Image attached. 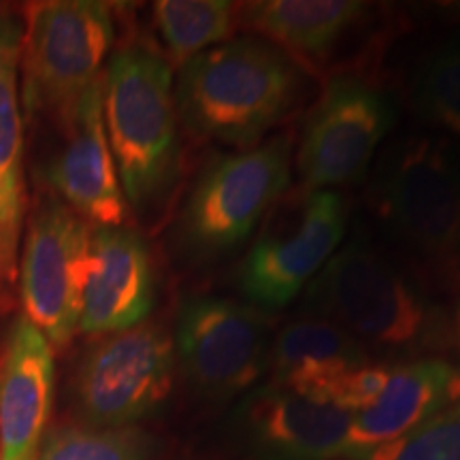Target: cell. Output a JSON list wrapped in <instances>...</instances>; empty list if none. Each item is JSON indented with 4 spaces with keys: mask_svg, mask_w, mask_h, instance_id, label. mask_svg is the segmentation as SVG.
Masks as SVG:
<instances>
[{
    "mask_svg": "<svg viewBox=\"0 0 460 460\" xmlns=\"http://www.w3.org/2000/svg\"><path fill=\"white\" fill-rule=\"evenodd\" d=\"M369 214L427 288L460 290V143L411 132L390 143L365 180Z\"/></svg>",
    "mask_w": 460,
    "mask_h": 460,
    "instance_id": "cell-1",
    "label": "cell"
},
{
    "mask_svg": "<svg viewBox=\"0 0 460 460\" xmlns=\"http://www.w3.org/2000/svg\"><path fill=\"white\" fill-rule=\"evenodd\" d=\"M172 92L190 135L247 149L295 113L307 92V73L278 45L245 34L180 66Z\"/></svg>",
    "mask_w": 460,
    "mask_h": 460,
    "instance_id": "cell-2",
    "label": "cell"
},
{
    "mask_svg": "<svg viewBox=\"0 0 460 460\" xmlns=\"http://www.w3.org/2000/svg\"><path fill=\"white\" fill-rule=\"evenodd\" d=\"M309 315L329 320L362 348L416 356L450 339V322L410 269L390 261L362 234L337 250L303 292Z\"/></svg>",
    "mask_w": 460,
    "mask_h": 460,
    "instance_id": "cell-3",
    "label": "cell"
},
{
    "mask_svg": "<svg viewBox=\"0 0 460 460\" xmlns=\"http://www.w3.org/2000/svg\"><path fill=\"white\" fill-rule=\"evenodd\" d=\"M102 119L126 203L146 211L163 200L180 172V115L172 68L141 43L113 51L101 79Z\"/></svg>",
    "mask_w": 460,
    "mask_h": 460,
    "instance_id": "cell-4",
    "label": "cell"
},
{
    "mask_svg": "<svg viewBox=\"0 0 460 460\" xmlns=\"http://www.w3.org/2000/svg\"><path fill=\"white\" fill-rule=\"evenodd\" d=\"M115 41L113 11L94 0H51L26 11L20 99L28 119L48 115L68 132L102 77Z\"/></svg>",
    "mask_w": 460,
    "mask_h": 460,
    "instance_id": "cell-5",
    "label": "cell"
},
{
    "mask_svg": "<svg viewBox=\"0 0 460 460\" xmlns=\"http://www.w3.org/2000/svg\"><path fill=\"white\" fill-rule=\"evenodd\" d=\"M292 183V135L279 132L254 147L217 154L203 166L181 211L183 247L214 262L250 241Z\"/></svg>",
    "mask_w": 460,
    "mask_h": 460,
    "instance_id": "cell-6",
    "label": "cell"
},
{
    "mask_svg": "<svg viewBox=\"0 0 460 460\" xmlns=\"http://www.w3.org/2000/svg\"><path fill=\"white\" fill-rule=\"evenodd\" d=\"M348 226L339 190L286 192L269 211L239 267L237 284L258 312H278L312 284L337 254Z\"/></svg>",
    "mask_w": 460,
    "mask_h": 460,
    "instance_id": "cell-7",
    "label": "cell"
},
{
    "mask_svg": "<svg viewBox=\"0 0 460 460\" xmlns=\"http://www.w3.org/2000/svg\"><path fill=\"white\" fill-rule=\"evenodd\" d=\"M396 119L394 102L362 75L324 85L303 122L296 171L303 190H339L367 180Z\"/></svg>",
    "mask_w": 460,
    "mask_h": 460,
    "instance_id": "cell-8",
    "label": "cell"
},
{
    "mask_svg": "<svg viewBox=\"0 0 460 460\" xmlns=\"http://www.w3.org/2000/svg\"><path fill=\"white\" fill-rule=\"evenodd\" d=\"M273 329L262 312L233 298L199 295L181 303L175 358L205 399L224 402L252 393L269 371Z\"/></svg>",
    "mask_w": 460,
    "mask_h": 460,
    "instance_id": "cell-9",
    "label": "cell"
},
{
    "mask_svg": "<svg viewBox=\"0 0 460 460\" xmlns=\"http://www.w3.org/2000/svg\"><path fill=\"white\" fill-rule=\"evenodd\" d=\"M175 343L160 324L102 335L79 362V411L96 429H128L156 411L172 388Z\"/></svg>",
    "mask_w": 460,
    "mask_h": 460,
    "instance_id": "cell-10",
    "label": "cell"
},
{
    "mask_svg": "<svg viewBox=\"0 0 460 460\" xmlns=\"http://www.w3.org/2000/svg\"><path fill=\"white\" fill-rule=\"evenodd\" d=\"M92 233L65 203L37 211L20 252V290L26 320L51 345H66L79 331L92 267Z\"/></svg>",
    "mask_w": 460,
    "mask_h": 460,
    "instance_id": "cell-11",
    "label": "cell"
},
{
    "mask_svg": "<svg viewBox=\"0 0 460 460\" xmlns=\"http://www.w3.org/2000/svg\"><path fill=\"white\" fill-rule=\"evenodd\" d=\"M352 413L296 390L264 384L245 394L234 427L256 460H337L348 452Z\"/></svg>",
    "mask_w": 460,
    "mask_h": 460,
    "instance_id": "cell-12",
    "label": "cell"
},
{
    "mask_svg": "<svg viewBox=\"0 0 460 460\" xmlns=\"http://www.w3.org/2000/svg\"><path fill=\"white\" fill-rule=\"evenodd\" d=\"M156 305V275L149 247L130 228L92 233V267L79 331L111 335L143 324Z\"/></svg>",
    "mask_w": 460,
    "mask_h": 460,
    "instance_id": "cell-13",
    "label": "cell"
},
{
    "mask_svg": "<svg viewBox=\"0 0 460 460\" xmlns=\"http://www.w3.org/2000/svg\"><path fill=\"white\" fill-rule=\"evenodd\" d=\"M101 79L84 96L77 122L66 132V146L51 163L49 181L68 209L88 224L119 228L128 217V203L102 119Z\"/></svg>",
    "mask_w": 460,
    "mask_h": 460,
    "instance_id": "cell-14",
    "label": "cell"
},
{
    "mask_svg": "<svg viewBox=\"0 0 460 460\" xmlns=\"http://www.w3.org/2000/svg\"><path fill=\"white\" fill-rule=\"evenodd\" d=\"M54 349L32 322L11 326L0 356V452L34 460L54 402Z\"/></svg>",
    "mask_w": 460,
    "mask_h": 460,
    "instance_id": "cell-15",
    "label": "cell"
},
{
    "mask_svg": "<svg viewBox=\"0 0 460 460\" xmlns=\"http://www.w3.org/2000/svg\"><path fill=\"white\" fill-rule=\"evenodd\" d=\"M460 399V367L437 356H420L390 369L386 388L354 413L345 460L394 444Z\"/></svg>",
    "mask_w": 460,
    "mask_h": 460,
    "instance_id": "cell-16",
    "label": "cell"
},
{
    "mask_svg": "<svg viewBox=\"0 0 460 460\" xmlns=\"http://www.w3.org/2000/svg\"><path fill=\"white\" fill-rule=\"evenodd\" d=\"M24 24L0 11V284L17 279L26 217L20 54Z\"/></svg>",
    "mask_w": 460,
    "mask_h": 460,
    "instance_id": "cell-17",
    "label": "cell"
},
{
    "mask_svg": "<svg viewBox=\"0 0 460 460\" xmlns=\"http://www.w3.org/2000/svg\"><path fill=\"white\" fill-rule=\"evenodd\" d=\"M371 4L360 0H254L239 4L241 26L301 62H322L360 28Z\"/></svg>",
    "mask_w": 460,
    "mask_h": 460,
    "instance_id": "cell-18",
    "label": "cell"
},
{
    "mask_svg": "<svg viewBox=\"0 0 460 460\" xmlns=\"http://www.w3.org/2000/svg\"><path fill=\"white\" fill-rule=\"evenodd\" d=\"M371 354L329 320L296 318L273 335L269 352L271 382L296 393L331 402L341 379L369 365Z\"/></svg>",
    "mask_w": 460,
    "mask_h": 460,
    "instance_id": "cell-19",
    "label": "cell"
},
{
    "mask_svg": "<svg viewBox=\"0 0 460 460\" xmlns=\"http://www.w3.org/2000/svg\"><path fill=\"white\" fill-rule=\"evenodd\" d=\"M407 102L433 132L460 143V32L418 56L407 77Z\"/></svg>",
    "mask_w": 460,
    "mask_h": 460,
    "instance_id": "cell-20",
    "label": "cell"
},
{
    "mask_svg": "<svg viewBox=\"0 0 460 460\" xmlns=\"http://www.w3.org/2000/svg\"><path fill=\"white\" fill-rule=\"evenodd\" d=\"M154 22L172 65L183 66L194 56L230 41L241 26L239 3L226 0H160Z\"/></svg>",
    "mask_w": 460,
    "mask_h": 460,
    "instance_id": "cell-21",
    "label": "cell"
},
{
    "mask_svg": "<svg viewBox=\"0 0 460 460\" xmlns=\"http://www.w3.org/2000/svg\"><path fill=\"white\" fill-rule=\"evenodd\" d=\"M34 460H149V446L132 427H62L43 437Z\"/></svg>",
    "mask_w": 460,
    "mask_h": 460,
    "instance_id": "cell-22",
    "label": "cell"
},
{
    "mask_svg": "<svg viewBox=\"0 0 460 460\" xmlns=\"http://www.w3.org/2000/svg\"><path fill=\"white\" fill-rule=\"evenodd\" d=\"M358 460H460V399L413 433L362 454Z\"/></svg>",
    "mask_w": 460,
    "mask_h": 460,
    "instance_id": "cell-23",
    "label": "cell"
},
{
    "mask_svg": "<svg viewBox=\"0 0 460 460\" xmlns=\"http://www.w3.org/2000/svg\"><path fill=\"white\" fill-rule=\"evenodd\" d=\"M450 339L456 343V348L460 349V298L456 305V312H454V318L450 322Z\"/></svg>",
    "mask_w": 460,
    "mask_h": 460,
    "instance_id": "cell-24",
    "label": "cell"
},
{
    "mask_svg": "<svg viewBox=\"0 0 460 460\" xmlns=\"http://www.w3.org/2000/svg\"><path fill=\"white\" fill-rule=\"evenodd\" d=\"M0 460H3V452H0Z\"/></svg>",
    "mask_w": 460,
    "mask_h": 460,
    "instance_id": "cell-25",
    "label": "cell"
}]
</instances>
